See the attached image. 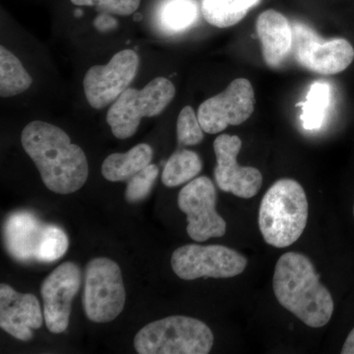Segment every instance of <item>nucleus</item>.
Wrapping results in <instances>:
<instances>
[{
  "mask_svg": "<svg viewBox=\"0 0 354 354\" xmlns=\"http://www.w3.org/2000/svg\"><path fill=\"white\" fill-rule=\"evenodd\" d=\"M21 143L38 167L48 190L71 194L87 183V157L80 147L71 143L62 128L44 121H32L23 129Z\"/></svg>",
  "mask_w": 354,
  "mask_h": 354,
  "instance_id": "1",
  "label": "nucleus"
},
{
  "mask_svg": "<svg viewBox=\"0 0 354 354\" xmlns=\"http://www.w3.org/2000/svg\"><path fill=\"white\" fill-rule=\"evenodd\" d=\"M272 288L279 304L308 327L321 328L330 322L334 299L304 254L288 252L279 257Z\"/></svg>",
  "mask_w": 354,
  "mask_h": 354,
  "instance_id": "2",
  "label": "nucleus"
},
{
  "mask_svg": "<svg viewBox=\"0 0 354 354\" xmlns=\"http://www.w3.org/2000/svg\"><path fill=\"white\" fill-rule=\"evenodd\" d=\"M306 193L297 180L283 178L268 189L261 202L259 228L266 243L286 248L300 239L308 220Z\"/></svg>",
  "mask_w": 354,
  "mask_h": 354,
  "instance_id": "3",
  "label": "nucleus"
},
{
  "mask_svg": "<svg viewBox=\"0 0 354 354\" xmlns=\"http://www.w3.org/2000/svg\"><path fill=\"white\" fill-rule=\"evenodd\" d=\"M214 342L213 332L202 321L169 316L142 328L135 335L134 348L139 354H207Z\"/></svg>",
  "mask_w": 354,
  "mask_h": 354,
  "instance_id": "4",
  "label": "nucleus"
},
{
  "mask_svg": "<svg viewBox=\"0 0 354 354\" xmlns=\"http://www.w3.org/2000/svg\"><path fill=\"white\" fill-rule=\"evenodd\" d=\"M176 87L169 79L158 77L142 90L128 88L111 104L106 122L118 139L132 137L143 118L162 113L176 95Z\"/></svg>",
  "mask_w": 354,
  "mask_h": 354,
  "instance_id": "5",
  "label": "nucleus"
},
{
  "mask_svg": "<svg viewBox=\"0 0 354 354\" xmlns=\"http://www.w3.org/2000/svg\"><path fill=\"white\" fill-rule=\"evenodd\" d=\"M127 291L118 263L106 257L91 260L86 266L82 297L88 320L109 323L124 308Z\"/></svg>",
  "mask_w": 354,
  "mask_h": 354,
  "instance_id": "6",
  "label": "nucleus"
},
{
  "mask_svg": "<svg viewBox=\"0 0 354 354\" xmlns=\"http://www.w3.org/2000/svg\"><path fill=\"white\" fill-rule=\"evenodd\" d=\"M171 263L178 278L193 281L199 278H234L244 272L248 260L230 247L187 244L172 253Z\"/></svg>",
  "mask_w": 354,
  "mask_h": 354,
  "instance_id": "7",
  "label": "nucleus"
},
{
  "mask_svg": "<svg viewBox=\"0 0 354 354\" xmlns=\"http://www.w3.org/2000/svg\"><path fill=\"white\" fill-rule=\"evenodd\" d=\"M177 204L187 216L186 230L193 241L204 242L227 232V221L216 212V187L209 177H197L184 186Z\"/></svg>",
  "mask_w": 354,
  "mask_h": 354,
  "instance_id": "8",
  "label": "nucleus"
},
{
  "mask_svg": "<svg viewBox=\"0 0 354 354\" xmlns=\"http://www.w3.org/2000/svg\"><path fill=\"white\" fill-rule=\"evenodd\" d=\"M255 93L245 78L235 79L221 94L209 97L198 109L204 132L216 134L230 125H241L252 115Z\"/></svg>",
  "mask_w": 354,
  "mask_h": 354,
  "instance_id": "9",
  "label": "nucleus"
},
{
  "mask_svg": "<svg viewBox=\"0 0 354 354\" xmlns=\"http://www.w3.org/2000/svg\"><path fill=\"white\" fill-rule=\"evenodd\" d=\"M293 28L295 59L310 71L323 75H334L344 71L354 59V48L344 39L322 41L305 25Z\"/></svg>",
  "mask_w": 354,
  "mask_h": 354,
  "instance_id": "10",
  "label": "nucleus"
},
{
  "mask_svg": "<svg viewBox=\"0 0 354 354\" xmlns=\"http://www.w3.org/2000/svg\"><path fill=\"white\" fill-rule=\"evenodd\" d=\"M138 55L125 50L116 53L106 65H95L84 77L86 99L92 108L102 109L113 104L136 76Z\"/></svg>",
  "mask_w": 354,
  "mask_h": 354,
  "instance_id": "11",
  "label": "nucleus"
},
{
  "mask_svg": "<svg viewBox=\"0 0 354 354\" xmlns=\"http://www.w3.org/2000/svg\"><path fill=\"white\" fill-rule=\"evenodd\" d=\"M82 272L72 262L58 266L44 279L41 293L46 328L53 334H62L69 325L72 300L80 290Z\"/></svg>",
  "mask_w": 354,
  "mask_h": 354,
  "instance_id": "12",
  "label": "nucleus"
},
{
  "mask_svg": "<svg viewBox=\"0 0 354 354\" xmlns=\"http://www.w3.org/2000/svg\"><path fill=\"white\" fill-rule=\"evenodd\" d=\"M242 142L236 135L223 134L214 142L216 158L215 179L218 188L235 196L250 199L259 193L263 176L259 169L237 162Z\"/></svg>",
  "mask_w": 354,
  "mask_h": 354,
  "instance_id": "13",
  "label": "nucleus"
},
{
  "mask_svg": "<svg viewBox=\"0 0 354 354\" xmlns=\"http://www.w3.org/2000/svg\"><path fill=\"white\" fill-rule=\"evenodd\" d=\"M39 299L30 293H20L6 283L0 285V327L19 341H31L32 330L44 322Z\"/></svg>",
  "mask_w": 354,
  "mask_h": 354,
  "instance_id": "14",
  "label": "nucleus"
},
{
  "mask_svg": "<svg viewBox=\"0 0 354 354\" xmlns=\"http://www.w3.org/2000/svg\"><path fill=\"white\" fill-rule=\"evenodd\" d=\"M256 32L266 64L274 68L283 64L293 50V28L288 18L272 9L264 11L256 21Z\"/></svg>",
  "mask_w": 354,
  "mask_h": 354,
  "instance_id": "15",
  "label": "nucleus"
},
{
  "mask_svg": "<svg viewBox=\"0 0 354 354\" xmlns=\"http://www.w3.org/2000/svg\"><path fill=\"white\" fill-rule=\"evenodd\" d=\"M44 227L31 213L17 212L9 216L4 225L7 250L18 261L37 259Z\"/></svg>",
  "mask_w": 354,
  "mask_h": 354,
  "instance_id": "16",
  "label": "nucleus"
},
{
  "mask_svg": "<svg viewBox=\"0 0 354 354\" xmlns=\"http://www.w3.org/2000/svg\"><path fill=\"white\" fill-rule=\"evenodd\" d=\"M153 155L152 147L144 143L127 153H111L102 162V176L111 183L128 180L151 164Z\"/></svg>",
  "mask_w": 354,
  "mask_h": 354,
  "instance_id": "17",
  "label": "nucleus"
},
{
  "mask_svg": "<svg viewBox=\"0 0 354 354\" xmlns=\"http://www.w3.org/2000/svg\"><path fill=\"white\" fill-rule=\"evenodd\" d=\"M260 0H202L201 10L205 20L218 28L236 25Z\"/></svg>",
  "mask_w": 354,
  "mask_h": 354,
  "instance_id": "18",
  "label": "nucleus"
},
{
  "mask_svg": "<svg viewBox=\"0 0 354 354\" xmlns=\"http://www.w3.org/2000/svg\"><path fill=\"white\" fill-rule=\"evenodd\" d=\"M198 13L195 0H165L158 11V23L162 31L177 34L194 25Z\"/></svg>",
  "mask_w": 354,
  "mask_h": 354,
  "instance_id": "19",
  "label": "nucleus"
},
{
  "mask_svg": "<svg viewBox=\"0 0 354 354\" xmlns=\"http://www.w3.org/2000/svg\"><path fill=\"white\" fill-rule=\"evenodd\" d=\"M32 78L22 62L3 46H0V95L14 97L31 87Z\"/></svg>",
  "mask_w": 354,
  "mask_h": 354,
  "instance_id": "20",
  "label": "nucleus"
},
{
  "mask_svg": "<svg viewBox=\"0 0 354 354\" xmlns=\"http://www.w3.org/2000/svg\"><path fill=\"white\" fill-rule=\"evenodd\" d=\"M203 164L197 153L177 151L169 158L162 171V181L167 187H177L193 180L201 172Z\"/></svg>",
  "mask_w": 354,
  "mask_h": 354,
  "instance_id": "21",
  "label": "nucleus"
},
{
  "mask_svg": "<svg viewBox=\"0 0 354 354\" xmlns=\"http://www.w3.org/2000/svg\"><path fill=\"white\" fill-rule=\"evenodd\" d=\"M332 99V90L329 84L315 82L310 88L306 101L302 104L300 120L306 130H317L322 127L327 116Z\"/></svg>",
  "mask_w": 354,
  "mask_h": 354,
  "instance_id": "22",
  "label": "nucleus"
},
{
  "mask_svg": "<svg viewBox=\"0 0 354 354\" xmlns=\"http://www.w3.org/2000/svg\"><path fill=\"white\" fill-rule=\"evenodd\" d=\"M67 249L68 237L64 230L57 225H46L37 252V260L46 263L55 262L66 253Z\"/></svg>",
  "mask_w": 354,
  "mask_h": 354,
  "instance_id": "23",
  "label": "nucleus"
},
{
  "mask_svg": "<svg viewBox=\"0 0 354 354\" xmlns=\"http://www.w3.org/2000/svg\"><path fill=\"white\" fill-rule=\"evenodd\" d=\"M178 143L183 146H195L204 139V130L199 118L190 106H184L179 113L176 123Z\"/></svg>",
  "mask_w": 354,
  "mask_h": 354,
  "instance_id": "24",
  "label": "nucleus"
},
{
  "mask_svg": "<svg viewBox=\"0 0 354 354\" xmlns=\"http://www.w3.org/2000/svg\"><path fill=\"white\" fill-rule=\"evenodd\" d=\"M158 176V167L156 165L150 164L131 177L125 190V198L127 201L138 203L148 197Z\"/></svg>",
  "mask_w": 354,
  "mask_h": 354,
  "instance_id": "25",
  "label": "nucleus"
},
{
  "mask_svg": "<svg viewBox=\"0 0 354 354\" xmlns=\"http://www.w3.org/2000/svg\"><path fill=\"white\" fill-rule=\"evenodd\" d=\"M141 0H97L95 7L101 12L128 16L139 8Z\"/></svg>",
  "mask_w": 354,
  "mask_h": 354,
  "instance_id": "26",
  "label": "nucleus"
},
{
  "mask_svg": "<svg viewBox=\"0 0 354 354\" xmlns=\"http://www.w3.org/2000/svg\"><path fill=\"white\" fill-rule=\"evenodd\" d=\"M95 27L101 32H108L118 26V21L111 17L109 13L102 12L95 18Z\"/></svg>",
  "mask_w": 354,
  "mask_h": 354,
  "instance_id": "27",
  "label": "nucleus"
},
{
  "mask_svg": "<svg viewBox=\"0 0 354 354\" xmlns=\"http://www.w3.org/2000/svg\"><path fill=\"white\" fill-rule=\"evenodd\" d=\"M342 354H354V328L349 333L346 342H344V346L342 348Z\"/></svg>",
  "mask_w": 354,
  "mask_h": 354,
  "instance_id": "28",
  "label": "nucleus"
},
{
  "mask_svg": "<svg viewBox=\"0 0 354 354\" xmlns=\"http://www.w3.org/2000/svg\"><path fill=\"white\" fill-rule=\"evenodd\" d=\"M97 0H71L72 3L78 6H95Z\"/></svg>",
  "mask_w": 354,
  "mask_h": 354,
  "instance_id": "29",
  "label": "nucleus"
},
{
  "mask_svg": "<svg viewBox=\"0 0 354 354\" xmlns=\"http://www.w3.org/2000/svg\"><path fill=\"white\" fill-rule=\"evenodd\" d=\"M353 216H354V205H353Z\"/></svg>",
  "mask_w": 354,
  "mask_h": 354,
  "instance_id": "30",
  "label": "nucleus"
}]
</instances>
